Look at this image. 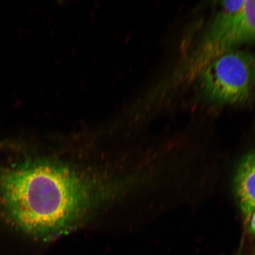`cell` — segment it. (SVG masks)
<instances>
[{
	"label": "cell",
	"mask_w": 255,
	"mask_h": 255,
	"mask_svg": "<svg viewBox=\"0 0 255 255\" xmlns=\"http://www.w3.org/2000/svg\"><path fill=\"white\" fill-rule=\"evenodd\" d=\"M0 162V212L42 238L71 230L105 200L104 181L57 159L22 155Z\"/></svg>",
	"instance_id": "6da1fadb"
},
{
	"label": "cell",
	"mask_w": 255,
	"mask_h": 255,
	"mask_svg": "<svg viewBox=\"0 0 255 255\" xmlns=\"http://www.w3.org/2000/svg\"><path fill=\"white\" fill-rule=\"evenodd\" d=\"M200 88L213 103L235 105L245 103L255 78V55L232 49L213 59L199 73Z\"/></svg>",
	"instance_id": "7a4b0ae2"
},
{
	"label": "cell",
	"mask_w": 255,
	"mask_h": 255,
	"mask_svg": "<svg viewBox=\"0 0 255 255\" xmlns=\"http://www.w3.org/2000/svg\"><path fill=\"white\" fill-rule=\"evenodd\" d=\"M239 206L246 219L255 210V149L242 158L234 179Z\"/></svg>",
	"instance_id": "3957f363"
},
{
	"label": "cell",
	"mask_w": 255,
	"mask_h": 255,
	"mask_svg": "<svg viewBox=\"0 0 255 255\" xmlns=\"http://www.w3.org/2000/svg\"><path fill=\"white\" fill-rule=\"evenodd\" d=\"M245 1H225L221 2L223 10L230 12V13H237L240 11L244 4Z\"/></svg>",
	"instance_id": "277c9868"
},
{
	"label": "cell",
	"mask_w": 255,
	"mask_h": 255,
	"mask_svg": "<svg viewBox=\"0 0 255 255\" xmlns=\"http://www.w3.org/2000/svg\"><path fill=\"white\" fill-rule=\"evenodd\" d=\"M248 223L249 228L255 238V210L246 219Z\"/></svg>",
	"instance_id": "5b68a950"
},
{
	"label": "cell",
	"mask_w": 255,
	"mask_h": 255,
	"mask_svg": "<svg viewBox=\"0 0 255 255\" xmlns=\"http://www.w3.org/2000/svg\"><path fill=\"white\" fill-rule=\"evenodd\" d=\"M254 85H255V81H254Z\"/></svg>",
	"instance_id": "8992f818"
}]
</instances>
